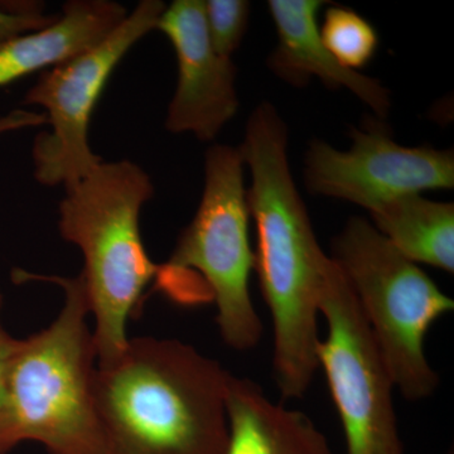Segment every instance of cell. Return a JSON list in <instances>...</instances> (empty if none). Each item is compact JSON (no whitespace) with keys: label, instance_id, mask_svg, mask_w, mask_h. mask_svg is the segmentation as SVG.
<instances>
[{"label":"cell","instance_id":"13","mask_svg":"<svg viewBox=\"0 0 454 454\" xmlns=\"http://www.w3.org/2000/svg\"><path fill=\"white\" fill-rule=\"evenodd\" d=\"M127 16V8L110 0L66 3L55 22L0 47V88L97 46Z\"/></svg>","mask_w":454,"mask_h":454},{"label":"cell","instance_id":"17","mask_svg":"<svg viewBox=\"0 0 454 454\" xmlns=\"http://www.w3.org/2000/svg\"><path fill=\"white\" fill-rule=\"evenodd\" d=\"M13 5V3H0V47L16 40L27 33L40 31L55 22L57 16H49L42 12L35 3L25 5Z\"/></svg>","mask_w":454,"mask_h":454},{"label":"cell","instance_id":"11","mask_svg":"<svg viewBox=\"0 0 454 454\" xmlns=\"http://www.w3.org/2000/svg\"><path fill=\"white\" fill-rule=\"evenodd\" d=\"M325 4L324 0H269L278 44L269 56L268 67L295 88H303L310 79L318 77L327 88L348 89L376 118H387L389 90L378 79L340 65L322 42L317 17Z\"/></svg>","mask_w":454,"mask_h":454},{"label":"cell","instance_id":"14","mask_svg":"<svg viewBox=\"0 0 454 454\" xmlns=\"http://www.w3.org/2000/svg\"><path fill=\"white\" fill-rule=\"evenodd\" d=\"M370 215L376 230L405 258L453 273V203L408 195L384 203Z\"/></svg>","mask_w":454,"mask_h":454},{"label":"cell","instance_id":"8","mask_svg":"<svg viewBox=\"0 0 454 454\" xmlns=\"http://www.w3.org/2000/svg\"><path fill=\"white\" fill-rule=\"evenodd\" d=\"M319 313L327 334L317 356L339 411L346 454H405L394 408L395 387L351 286L328 256Z\"/></svg>","mask_w":454,"mask_h":454},{"label":"cell","instance_id":"6","mask_svg":"<svg viewBox=\"0 0 454 454\" xmlns=\"http://www.w3.org/2000/svg\"><path fill=\"white\" fill-rule=\"evenodd\" d=\"M333 254L395 389L409 402L432 396L439 375L427 360L424 340L434 322L452 312V298L363 217L348 221Z\"/></svg>","mask_w":454,"mask_h":454},{"label":"cell","instance_id":"19","mask_svg":"<svg viewBox=\"0 0 454 454\" xmlns=\"http://www.w3.org/2000/svg\"><path fill=\"white\" fill-rule=\"evenodd\" d=\"M47 125V118L44 114L32 112L27 109H16L7 115L0 116V136L25 128L41 127Z\"/></svg>","mask_w":454,"mask_h":454},{"label":"cell","instance_id":"20","mask_svg":"<svg viewBox=\"0 0 454 454\" xmlns=\"http://www.w3.org/2000/svg\"><path fill=\"white\" fill-rule=\"evenodd\" d=\"M3 306V295L2 293H0V309H2Z\"/></svg>","mask_w":454,"mask_h":454},{"label":"cell","instance_id":"15","mask_svg":"<svg viewBox=\"0 0 454 454\" xmlns=\"http://www.w3.org/2000/svg\"><path fill=\"white\" fill-rule=\"evenodd\" d=\"M319 33L334 59L352 71L369 64L378 50L375 28L349 8L340 5L328 8Z\"/></svg>","mask_w":454,"mask_h":454},{"label":"cell","instance_id":"18","mask_svg":"<svg viewBox=\"0 0 454 454\" xmlns=\"http://www.w3.org/2000/svg\"><path fill=\"white\" fill-rule=\"evenodd\" d=\"M20 340L12 337L0 324V413L4 409L7 395L8 370L16 354Z\"/></svg>","mask_w":454,"mask_h":454},{"label":"cell","instance_id":"5","mask_svg":"<svg viewBox=\"0 0 454 454\" xmlns=\"http://www.w3.org/2000/svg\"><path fill=\"white\" fill-rule=\"evenodd\" d=\"M240 148L212 145L205 157V186L192 221L179 235L155 289L178 301L184 280L196 271L217 307L221 337L235 351L260 342L262 324L250 294L255 255L249 239L250 212Z\"/></svg>","mask_w":454,"mask_h":454},{"label":"cell","instance_id":"9","mask_svg":"<svg viewBox=\"0 0 454 454\" xmlns=\"http://www.w3.org/2000/svg\"><path fill=\"white\" fill-rule=\"evenodd\" d=\"M352 145L337 151L324 140L310 142L304 166L307 190L317 196L355 203L372 212L399 197L452 190L453 149L397 145L381 119L349 128Z\"/></svg>","mask_w":454,"mask_h":454},{"label":"cell","instance_id":"1","mask_svg":"<svg viewBox=\"0 0 454 454\" xmlns=\"http://www.w3.org/2000/svg\"><path fill=\"white\" fill-rule=\"evenodd\" d=\"M288 140L276 107L262 103L239 146L252 173L247 201L258 234L254 270L273 318L274 376L284 402L306 395L319 369V297L327 259L293 179Z\"/></svg>","mask_w":454,"mask_h":454},{"label":"cell","instance_id":"7","mask_svg":"<svg viewBox=\"0 0 454 454\" xmlns=\"http://www.w3.org/2000/svg\"><path fill=\"white\" fill-rule=\"evenodd\" d=\"M166 7L160 0H142L106 40L44 70L27 91L23 106L44 107L51 127L32 145L35 177L41 184L66 190L103 162L89 143L90 121L98 98L134 44L157 29Z\"/></svg>","mask_w":454,"mask_h":454},{"label":"cell","instance_id":"12","mask_svg":"<svg viewBox=\"0 0 454 454\" xmlns=\"http://www.w3.org/2000/svg\"><path fill=\"white\" fill-rule=\"evenodd\" d=\"M225 454H336L303 411L271 402L258 382L230 375Z\"/></svg>","mask_w":454,"mask_h":454},{"label":"cell","instance_id":"3","mask_svg":"<svg viewBox=\"0 0 454 454\" xmlns=\"http://www.w3.org/2000/svg\"><path fill=\"white\" fill-rule=\"evenodd\" d=\"M13 279L56 284L65 300L55 321L20 340L12 358L0 413V454L22 442L40 443L49 454L103 453L95 404L98 354L82 278L16 269Z\"/></svg>","mask_w":454,"mask_h":454},{"label":"cell","instance_id":"10","mask_svg":"<svg viewBox=\"0 0 454 454\" xmlns=\"http://www.w3.org/2000/svg\"><path fill=\"white\" fill-rule=\"evenodd\" d=\"M157 29L168 38L178 64L167 130L210 142L238 113L236 66L212 47L202 0H176L164 9Z\"/></svg>","mask_w":454,"mask_h":454},{"label":"cell","instance_id":"4","mask_svg":"<svg viewBox=\"0 0 454 454\" xmlns=\"http://www.w3.org/2000/svg\"><path fill=\"white\" fill-rule=\"evenodd\" d=\"M65 191L59 230L82 253L79 276L95 319L98 364H106L127 348L128 321L142 309L145 288L160 270L146 253L139 226L154 186L138 164L103 160Z\"/></svg>","mask_w":454,"mask_h":454},{"label":"cell","instance_id":"16","mask_svg":"<svg viewBox=\"0 0 454 454\" xmlns=\"http://www.w3.org/2000/svg\"><path fill=\"white\" fill-rule=\"evenodd\" d=\"M250 3L245 0L205 2L208 37L219 55L231 59L240 47L249 25Z\"/></svg>","mask_w":454,"mask_h":454},{"label":"cell","instance_id":"2","mask_svg":"<svg viewBox=\"0 0 454 454\" xmlns=\"http://www.w3.org/2000/svg\"><path fill=\"white\" fill-rule=\"evenodd\" d=\"M230 375L182 340L129 339L98 364L101 454H225Z\"/></svg>","mask_w":454,"mask_h":454}]
</instances>
